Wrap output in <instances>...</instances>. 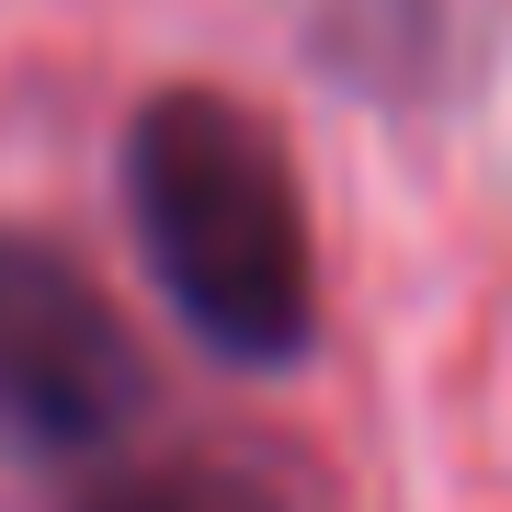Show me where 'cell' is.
Returning a JSON list of instances; mask_svg holds the SVG:
<instances>
[{
  "mask_svg": "<svg viewBox=\"0 0 512 512\" xmlns=\"http://www.w3.org/2000/svg\"><path fill=\"white\" fill-rule=\"evenodd\" d=\"M148 410V353L57 239L0 228V456H103Z\"/></svg>",
  "mask_w": 512,
  "mask_h": 512,
  "instance_id": "cell-2",
  "label": "cell"
},
{
  "mask_svg": "<svg viewBox=\"0 0 512 512\" xmlns=\"http://www.w3.org/2000/svg\"><path fill=\"white\" fill-rule=\"evenodd\" d=\"M80 512H285V490L239 456H137V467H103V490Z\"/></svg>",
  "mask_w": 512,
  "mask_h": 512,
  "instance_id": "cell-3",
  "label": "cell"
},
{
  "mask_svg": "<svg viewBox=\"0 0 512 512\" xmlns=\"http://www.w3.org/2000/svg\"><path fill=\"white\" fill-rule=\"evenodd\" d=\"M126 217L160 296L183 330L228 365H296L319 342V228L285 137L239 92H183L137 103L126 126Z\"/></svg>",
  "mask_w": 512,
  "mask_h": 512,
  "instance_id": "cell-1",
  "label": "cell"
}]
</instances>
